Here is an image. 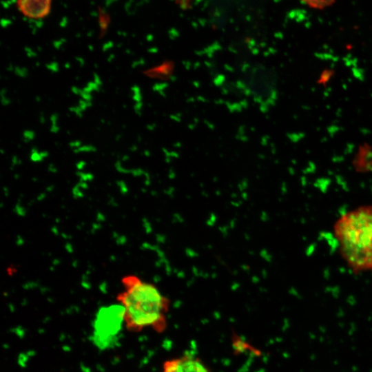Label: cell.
<instances>
[{
    "mask_svg": "<svg viewBox=\"0 0 372 372\" xmlns=\"http://www.w3.org/2000/svg\"><path fill=\"white\" fill-rule=\"evenodd\" d=\"M122 284L123 289L118 301L125 309L127 328L134 331L165 328L169 300L161 291L154 283L135 275L124 277Z\"/></svg>",
    "mask_w": 372,
    "mask_h": 372,
    "instance_id": "obj_1",
    "label": "cell"
},
{
    "mask_svg": "<svg viewBox=\"0 0 372 372\" xmlns=\"http://www.w3.org/2000/svg\"><path fill=\"white\" fill-rule=\"evenodd\" d=\"M333 231L349 267L355 271L372 272V206L358 207L343 214Z\"/></svg>",
    "mask_w": 372,
    "mask_h": 372,
    "instance_id": "obj_2",
    "label": "cell"
},
{
    "mask_svg": "<svg viewBox=\"0 0 372 372\" xmlns=\"http://www.w3.org/2000/svg\"><path fill=\"white\" fill-rule=\"evenodd\" d=\"M242 85L260 108L266 111L276 96V80L273 71L262 63L249 65L242 73Z\"/></svg>",
    "mask_w": 372,
    "mask_h": 372,
    "instance_id": "obj_3",
    "label": "cell"
},
{
    "mask_svg": "<svg viewBox=\"0 0 372 372\" xmlns=\"http://www.w3.org/2000/svg\"><path fill=\"white\" fill-rule=\"evenodd\" d=\"M125 309L120 302L99 309L93 326V342L99 349H109L116 344L117 335L125 324Z\"/></svg>",
    "mask_w": 372,
    "mask_h": 372,
    "instance_id": "obj_4",
    "label": "cell"
},
{
    "mask_svg": "<svg viewBox=\"0 0 372 372\" xmlns=\"http://www.w3.org/2000/svg\"><path fill=\"white\" fill-rule=\"evenodd\" d=\"M162 372H209V370L199 358L185 355L165 361Z\"/></svg>",
    "mask_w": 372,
    "mask_h": 372,
    "instance_id": "obj_5",
    "label": "cell"
},
{
    "mask_svg": "<svg viewBox=\"0 0 372 372\" xmlns=\"http://www.w3.org/2000/svg\"><path fill=\"white\" fill-rule=\"evenodd\" d=\"M19 11L30 19H41L50 12L52 0H17Z\"/></svg>",
    "mask_w": 372,
    "mask_h": 372,
    "instance_id": "obj_6",
    "label": "cell"
},
{
    "mask_svg": "<svg viewBox=\"0 0 372 372\" xmlns=\"http://www.w3.org/2000/svg\"><path fill=\"white\" fill-rule=\"evenodd\" d=\"M192 0H176V3L180 5L183 8H187L190 6Z\"/></svg>",
    "mask_w": 372,
    "mask_h": 372,
    "instance_id": "obj_7",
    "label": "cell"
},
{
    "mask_svg": "<svg viewBox=\"0 0 372 372\" xmlns=\"http://www.w3.org/2000/svg\"><path fill=\"white\" fill-rule=\"evenodd\" d=\"M309 3H312L316 6H320V5H324L329 2H331V0H307Z\"/></svg>",
    "mask_w": 372,
    "mask_h": 372,
    "instance_id": "obj_8",
    "label": "cell"
}]
</instances>
